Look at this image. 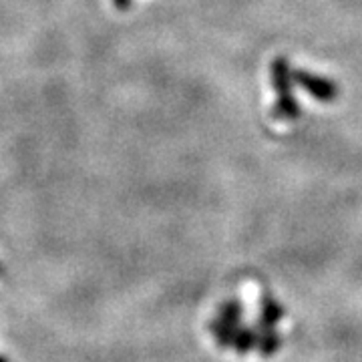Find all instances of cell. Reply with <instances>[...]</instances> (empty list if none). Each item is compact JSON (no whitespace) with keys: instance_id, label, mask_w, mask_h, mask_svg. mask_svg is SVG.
I'll use <instances>...</instances> for the list:
<instances>
[{"instance_id":"cell-7","label":"cell","mask_w":362,"mask_h":362,"mask_svg":"<svg viewBox=\"0 0 362 362\" xmlns=\"http://www.w3.org/2000/svg\"><path fill=\"white\" fill-rule=\"evenodd\" d=\"M0 274H2V266H0Z\"/></svg>"},{"instance_id":"cell-3","label":"cell","mask_w":362,"mask_h":362,"mask_svg":"<svg viewBox=\"0 0 362 362\" xmlns=\"http://www.w3.org/2000/svg\"><path fill=\"white\" fill-rule=\"evenodd\" d=\"M282 318V308L274 302V300H264V306H262V322L259 326L264 328V330H272L276 322Z\"/></svg>"},{"instance_id":"cell-5","label":"cell","mask_w":362,"mask_h":362,"mask_svg":"<svg viewBox=\"0 0 362 362\" xmlns=\"http://www.w3.org/2000/svg\"><path fill=\"white\" fill-rule=\"evenodd\" d=\"M113 4H115L119 11H127L131 4V0H113Z\"/></svg>"},{"instance_id":"cell-6","label":"cell","mask_w":362,"mask_h":362,"mask_svg":"<svg viewBox=\"0 0 362 362\" xmlns=\"http://www.w3.org/2000/svg\"><path fill=\"white\" fill-rule=\"evenodd\" d=\"M0 362H8V361H6V356H0Z\"/></svg>"},{"instance_id":"cell-4","label":"cell","mask_w":362,"mask_h":362,"mask_svg":"<svg viewBox=\"0 0 362 362\" xmlns=\"http://www.w3.org/2000/svg\"><path fill=\"white\" fill-rule=\"evenodd\" d=\"M258 344V334L250 328H244V326H238L235 330V337H233V346L238 352H247L250 349H254Z\"/></svg>"},{"instance_id":"cell-1","label":"cell","mask_w":362,"mask_h":362,"mask_svg":"<svg viewBox=\"0 0 362 362\" xmlns=\"http://www.w3.org/2000/svg\"><path fill=\"white\" fill-rule=\"evenodd\" d=\"M272 83L274 90L278 93V101L272 111V115L282 121H294L300 115V107H298L296 97H294V77H292V69L288 65L284 57L274 59L270 65Z\"/></svg>"},{"instance_id":"cell-2","label":"cell","mask_w":362,"mask_h":362,"mask_svg":"<svg viewBox=\"0 0 362 362\" xmlns=\"http://www.w3.org/2000/svg\"><path fill=\"white\" fill-rule=\"evenodd\" d=\"M294 83H298L304 90H308L318 101H334L338 95V87L326 77L312 75L308 71H292Z\"/></svg>"}]
</instances>
